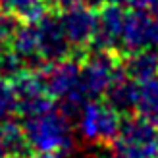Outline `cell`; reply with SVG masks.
<instances>
[{
	"instance_id": "obj_17",
	"label": "cell",
	"mask_w": 158,
	"mask_h": 158,
	"mask_svg": "<svg viewBox=\"0 0 158 158\" xmlns=\"http://www.w3.org/2000/svg\"><path fill=\"white\" fill-rule=\"evenodd\" d=\"M131 8H135V10H148L151 8V4L154 2V0H127Z\"/></svg>"
},
{
	"instance_id": "obj_21",
	"label": "cell",
	"mask_w": 158,
	"mask_h": 158,
	"mask_svg": "<svg viewBox=\"0 0 158 158\" xmlns=\"http://www.w3.org/2000/svg\"><path fill=\"white\" fill-rule=\"evenodd\" d=\"M6 46H8V41H6V39H4L2 35H0V52H2V50L6 48Z\"/></svg>"
},
{
	"instance_id": "obj_20",
	"label": "cell",
	"mask_w": 158,
	"mask_h": 158,
	"mask_svg": "<svg viewBox=\"0 0 158 158\" xmlns=\"http://www.w3.org/2000/svg\"><path fill=\"white\" fill-rule=\"evenodd\" d=\"M148 14H151L152 15V18L154 19H158V0H154V2L151 4V8H148V10H147Z\"/></svg>"
},
{
	"instance_id": "obj_19",
	"label": "cell",
	"mask_w": 158,
	"mask_h": 158,
	"mask_svg": "<svg viewBox=\"0 0 158 158\" xmlns=\"http://www.w3.org/2000/svg\"><path fill=\"white\" fill-rule=\"evenodd\" d=\"M29 158H64L62 152H33Z\"/></svg>"
},
{
	"instance_id": "obj_10",
	"label": "cell",
	"mask_w": 158,
	"mask_h": 158,
	"mask_svg": "<svg viewBox=\"0 0 158 158\" xmlns=\"http://www.w3.org/2000/svg\"><path fill=\"white\" fill-rule=\"evenodd\" d=\"M120 68L129 79L137 83L158 77V50L145 48V50L123 54L120 60Z\"/></svg>"
},
{
	"instance_id": "obj_11",
	"label": "cell",
	"mask_w": 158,
	"mask_h": 158,
	"mask_svg": "<svg viewBox=\"0 0 158 158\" xmlns=\"http://www.w3.org/2000/svg\"><path fill=\"white\" fill-rule=\"evenodd\" d=\"M0 143H2L8 158H27L33 154L21 123L10 120V118L0 122Z\"/></svg>"
},
{
	"instance_id": "obj_6",
	"label": "cell",
	"mask_w": 158,
	"mask_h": 158,
	"mask_svg": "<svg viewBox=\"0 0 158 158\" xmlns=\"http://www.w3.org/2000/svg\"><path fill=\"white\" fill-rule=\"evenodd\" d=\"M35 27H37V39H39V54L46 64L73 56V48L66 39L58 12L48 10L35 23Z\"/></svg>"
},
{
	"instance_id": "obj_4",
	"label": "cell",
	"mask_w": 158,
	"mask_h": 158,
	"mask_svg": "<svg viewBox=\"0 0 158 158\" xmlns=\"http://www.w3.org/2000/svg\"><path fill=\"white\" fill-rule=\"evenodd\" d=\"M156 48L158 50V19H154L145 10L131 8L125 12L123 27L120 35V52L122 56L129 52Z\"/></svg>"
},
{
	"instance_id": "obj_23",
	"label": "cell",
	"mask_w": 158,
	"mask_h": 158,
	"mask_svg": "<svg viewBox=\"0 0 158 158\" xmlns=\"http://www.w3.org/2000/svg\"><path fill=\"white\" fill-rule=\"evenodd\" d=\"M156 127H158V122H156Z\"/></svg>"
},
{
	"instance_id": "obj_2",
	"label": "cell",
	"mask_w": 158,
	"mask_h": 158,
	"mask_svg": "<svg viewBox=\"0 0 158 158\" xmlns=\"http://www.w3.org/2000/svg\"><path fill=\"white\" fill-rule=\"evenodd\" d=\"M79 129L85 141L98 145H112L120 135L122 116L106 102L89 100L79 114Z\"/></svg>"
},
{
	"instance_id": "obj_14",
	"label": "cell",
	"mask_w": 158,
	"mask_h": 158,
	"mask_svg": "<svg viewBox=\"0 0 158 158\" xmlns=\"http://www.w3.org/2000/svg\"><path fill=\"white\" fill-rule=\"evenodd\" d=\"M25 69H27L25 60L15 50H12L10 46H6V48L0 52V77H4L6 81H12L14 77H18L21 72H25Z\"/></svg>"
},
{
	"instance_id": "obj_9",
	"label": "cell",
	"mask_w": 158,
	"mask_h": 158,
	"mask_svg": "<svg viewBox=\"0 0 158 158\" xmlns=\"http://www.w3.org/2000/svg\"><path fill=\"white\" fill-rule=\"evenodd\" d=\"M104 102L114 108L120 116H129L135 114V102H137V81L129 79L122 72V68L118 66V69L112 75L108 89L104 93Z\"/></svg>"
},
{
	"instance_id": "obj_22",
	"label": "cell",
	"mask_w": 158,
	"mask_h": 158,
	"mask_svg": "<svg viewBox=\"0 0 158 158\" xmlns=\"http://www.w3.org/2000/svg\"><path fill=\"white\" fill-rule=\"evenodd\" d=\"M0 158H8V154H6V151H4L2 143H0Z\"/></svg>"
},
{
	"instance_id": "obj_15",
	"label": "cell",
	"mask_w": 158,
	"mask_h": 158,
	"mask_svg": "<svg viewBox=\"0 0 158 158\" xmlns=\"http://www.w3.org/2000/svg\"><path fill=\"white\" fill-rule=\"evenodd\" d=\"M14 108H15V98H14L10 81L0 77V122L10 118L14 114Z\"/></svg>"
},
{
	"instance_id": "obj_5",
	"label": "cell",
	"mask_w": 158,
	"mask_h": 158,
	"mask_svg": "<svg viewBox=\"0 0 158 158\" xmlns=\"http://www.w3.org/2000/svg\"><path fill=\"white\" fill-rule=\"evenodd\" d=\"M58 18L68 43L73 48V56L83 58V54L93 43L94 31H97V8L79 4L64 12H58Z\"/></svg>"
},
{
	"instance_id": "obj_18",
	"label": "cell",
	"mask_w": 158,
	"mask_h": 158,
	"mask_svg": "<svg viewBox=\"0 0 158 158\" xmlns=\"http://www.w3.org/2000/svg\"><path fill=\"white\" fill-rule=\"evenodd\" d=\"M89 2V6H94V8H100V6H104V4H123V2H127V0H87Z\"/></svg>"
},
{
	"instance_id": "obj_1",
	"label": "cell",
	"mask_w": 158,
	"mask_h": 158,
	"mask_svg": "<svg viewBox=\"0 0 158 158\" xmlns=\"http://www.w3.org/2000/svg\"><path fill=\"white\" fill-rule=\"evenodd\" d=\"M33 152H68L73 147L69 122L56 108L46 114L25 118L21 123Z\"/></svg>"
},
{
	"instance_id": "obj_13",
	"label": "cell",
	"mask_w": 158,
	"mask_h": 158,
	"mask_svg": "<svg viewBox=\"0 0 158 158\" xmlns=\"http://www.w3.org/2000/svg\"><path fill=\"white\" fill-rule=\"evenodd\" d=\"M0 10L12 12L21 23H37L48 12L46 0H0Z\"/></svg>"
},
{
	"instance_id": "obj_7",
	"label": "cell",
	"mask_w": 158,
	"mask_h": 158,
	"mask_svg": "<svg viewBox=\"0 0 158 158\" xmlns=\"http://www.w3.org/2000/svg\"><path fill=\"white\" fill-rule=\"evenodd\" d=\"M79 68H81V58L69 56L60 62L44 64L43 68L35 69V72L41 75V81L44 85L46 94L52 97L54 100H60L77 85Z\"/></svg>"
},
{
	"instance_id": "obj_16",
	"label": "cell",
	"mask_w": 158,
	"mask_h": 158,
	"mask_svg": "<svg viewBox=\"0 0 158 158\" xmlns=\"http://www.w3.org/2000/svg\"><path fill=\"white\" fill-rule=\"evenodd\" d=\"M85 2L87 0H46L48 10H52V12H64L68 8H73V6L85 4Z\"/></svg>"
},
{
	"instance_id": "obj_8",
	"label": "cell",
	"mask_w": 158,
	"mask_h": 158,
	"mask_svg": "<svg viewBox=\"0 0 158 158\" xmlns=\"http://www.w3.org/2000/svg\"><path fill=\"white\" fill-rule=\"evenodd\" d=\"M125 12L120 4H104L97 8V31H94L93 48H104V50H116L120 52V35L123 27Z\"/></svg>"
},
{
	"instance_id": "obj_12",
	"label": "cell",
	"mask_w": 158,
	"mask_h": 158,
	"mask_svg": "<svg viewBox=\"0 0 158 158\" xmlns=\"http://www.w3.org/2000/svg\"><path fill=\"white\" fill-rule=\"evenodd\" d=\"M135 114L156 125L158 122V77L137 83V102Z\"/></svg>"
},
{
	"instance_id": "obj_3",
	"label": "cell",
	"mask_w": 158,
	"mask_h": 158,
	"mask_svg": "<svg viewBox=\"0 0 158 158\" xmlns=\"http://www.w3.org/2000/svg\"><path fill=\"white\" fill-rule=\"evenodd\" d=\"M10 87H12V93L15 98L14 112L19 114L23 120L46 114V112L56 108L54 98L46 94L44 85L41 81V75L35 69L21 72L18 77H14L10 81Z\"/></svg>"
}]
</instances>
